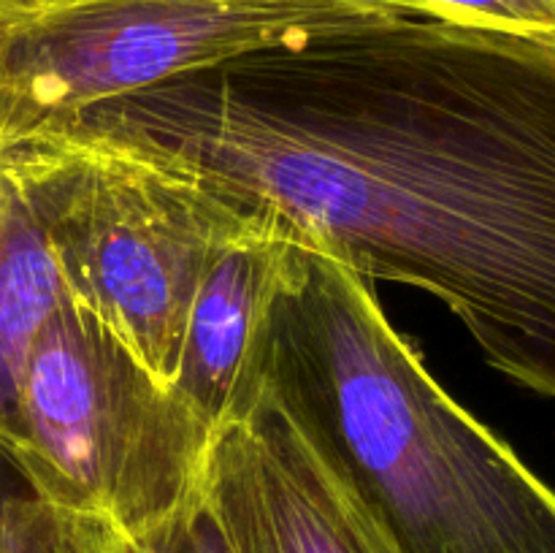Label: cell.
<instances>
[{"instance_id":"6da1fadb","label":"cell","mask_w":555,"mask_h":553,"mask_svg":"<svg viewBox=\"0 0 555 553\" xmlns=\"http://www.w3.org/2000/svg\"><path fill=\"white\" fill-rule=\"evenodd\" d=\"M65 130L168 157L366 280L428 291L488 363L555 399V43L377 22Z\"/></svg>"},{"instance_id":"7a4b0ae2","label":"cell","mask_w":555,"mask_h":553,"mask_svg":"<svg viewBox=\"0 0 555 553\" xmlns=\"http://www.w3.org/2000/svg\"><path fill=\"white\" fill-rule=\"evenodd\" d=\"M260 399L383 553H555L553 488L431 377L374 282L298 233L260 345Z\"/></svg>"},{"instance_id":"3957f363","label":"cell","mask_w":555,"mask_h":553,"mask_svg":"<svg viewBox=\"0 0 555 553\" xmlns=\"http://www.w3.org/2000/svg\"><path fill=\"white\" fill-rule=\"evenodd\" d=\"M0 160L36 211L65 293L171 385L195 291L255 211L168 157L85 130L41 136Z\"/></svg>"},{"instance_id":"277c9868","label":"cell","mask_w":555,"mask_h":553,"mask_svg":"<svg viewBox=\"0 0 555 553\" xmlns=\"http://www.w3.org/2000/svg\"><path fill=\"white\" fill-rule=\"evenodd\" d=\"M215 432L65 293L27 352L20 455L49 499L141 540L204 499Z\"/></svg>"},{"instance_id":"5b68a950","label":"cell","mask_w":555,"mask_h":553,"mask_svg":"<svg viewBox=\"0 0 555 553\" xmlns=\"http://www.w3.org/2000/svg\"><path fill=\"white\" fill-rule=\"evenodd\" d=\"M377 22L350 0H0V155L179 76Z\"/></svg>"},{"instance_id":"8992f818","label":"cell","mask_w":555,"mask_h":553,"mask_svg":"<svg viewBox=\"0 0 555 553\" xmlns=\"http://www.w3.org/2000/svg\"><path fill=\"white\" fill-rule=\"evenodd\" d=\"M204 497L233 553H383L312 448L266 399L215 437Z\"/></svg>"},{"instance_id":"52a82bcc","label":"cell","mask_w":555,"mask_h":553,"mask_svg":"<svg viewBox=\"0 0 555 553\" xmlns=\"http://www.w3.org/2000/svg\"><path fill=\"white\" fill-rule=\"evenodd\" d=\"M296 233L255 215L206 269L171 388L217 434L244 421L260 401V345Z\"/></svg>"},{"instance_id":"ba28073f","label":"cell","mask_w":555,"mask_h":553,"mask_svg":"<svg viewBox=\"0 0 555 553\" xmlns=\"http://www.w3.org/2000/svg\"><path fill=\"white\" fill-rule=\"evenodd\" d=\"M65 296L20 179L0 160V439L20 453V385L38 329Z\"/></svg>"},{"instance_id":"9c48e42d","label":"cell","mask_w":555,"mask_h":553,"mask_svg":"<svg viewBox=\"0 0 555 553\" xmlns=\"http://www.w3.org/2000/svg\"><path fill=\"white\" fill-rule=\"evenodd\" d=\"M390 20H431L466 30L555 43V0H350Z\"/></svg>"},{"instance_id":"30bf717a","label":"cell","mask_w":555,"mask_h":553,"mask_svg":"<svg viewBox=\"0 0 555 553\" xmlns=\"http://www.w3.org/2000/svg\"><path fill=\"white\" fill-rule=\"evenodd\" d=\"M74 515L43 493L22 455L0 439V553H63Z\"/></svg>"},{"instance_id":"8fae6325","label":"cell","mask_w":555,"mask_h":553,"mask_svg":"<svg viewBox=\"0 0 555 553\" xmlns=\"http://www.w3.org/2000/svg\"><path fill=\"white\" fill-rule=\"evenodd\" d=\"M114 553H233L217 524L206 497L184 510L171 524L160 526L141 540H119L114 535Z\"/></svg>"},{"instance_id":"7c38bea8","label":"cell","mask_w":555,"mask_h":553,"mask_svg":"<svg viewBox=\"0 0 555 553\" xmlns=\"http://www.w3.org/2000/svg\"><path fill=\"white\" fill-rule=\"evenodd\" d=\"M63 553H114V531L87 515H74L65 535Z\"/></svg>"}]
</instances>
